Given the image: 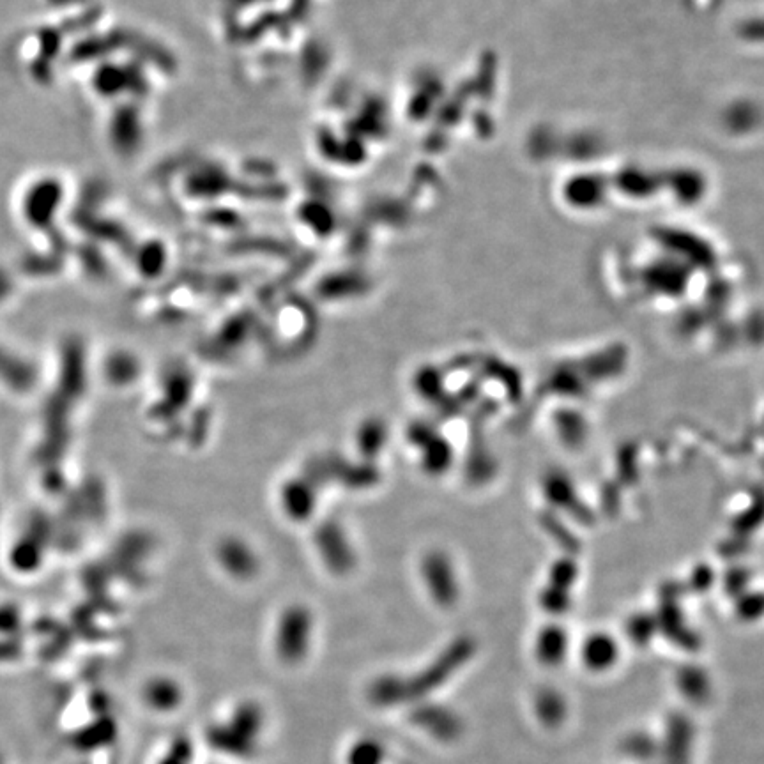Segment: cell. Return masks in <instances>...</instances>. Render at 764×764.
<instances>
[{
  "mask_svg": "<svg viewBox=\"0 0 764 764\" xmlns=\"http://www.w3.org/2000/svg\"><path fill=\"white\" fill-rule=\"evenodd\" d=\"M694 724L685 713H671L665 722L664 736L660 743L662 764H690L694 749Z\"/></svg>",
  "mask_w": 764,
  "mask_h": 764,
  "instance_id": "6da1fadb",
  "label": "cell"
},
{
  "mask_svg": "<svg viewBox=\"0 0 764 764\" xmlns=\"http://www.w3.org/2000/svg\"><path fill=\"white\" fill-rule=\"evenodd\" d=\"M533 708H535L536 719L540 720L542 726L549 729L561 726L568 715L565 696L554 688H542L535 696Z\"/></svg>",
  "mask_w": 764,
  "mask_h": 764,
  "instance_id": "7a4b0ae2",
  "label": "cell"
},
{
  "mask_svg": "<svg viewBox=\"0 0 764 764\" xmlns=\"http://www.w3.org/2000/svg\"><path fill=\"white\" fill-rule=\"evenodd\" d=\"M621 754L627 757L628 761H634L637 764H651L658 759L660 754V743L653 734L644 733V731H634L628 733L619 745Z\"/></svg>",
  "mask_w": 764,
  "mask_h": 764,
  "instance_id": "3957f363",
  "label": "cell"
},
{
  "mask_svg": "<svg viewBox=\"0 0 764 764\" xmlns=\"http://www.w3.org/2000/svg\"><path fill=\"white\" fill-rule=\"evenodd\" d=\"M678 688H680L681 696L685 701L690 704L708 703V699L711 697V683L710 678L701 671V669H685L678 674Z\"/></svg>",
  "mask_w": 764,
  "mask_h": 764,
  "instance_id": "277c9868",
  "label": "cell"
},
{
  "mask_svg": "<svg viewBox=\"0 0 764 764\" xmlns=\"http://www.w3.org/2000/svg\"><path fill=\"white\" fill-rule=\"evenodd\" d=\"M616 658V650L612 646L611 642L602 641V639H596L591 642L586 653H584V660L588 664L589 669L593 671H605L611 667L612 662Z\"/></svg>",
  "mask_w": 764,
  "mask_h": 764,
  "instance_id": "5b68a950",
  "label": "cell"
}]
</instances>
